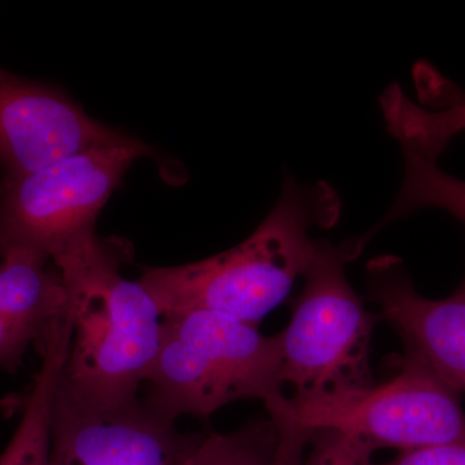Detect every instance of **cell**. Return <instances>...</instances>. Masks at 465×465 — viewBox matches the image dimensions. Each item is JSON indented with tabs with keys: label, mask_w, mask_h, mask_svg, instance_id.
<instances>
[{
	"label": "cell",
	"mask_w": 465,
	"mask_h": 465,
	"mask_svg": "<svg viewBox=\"0 0 465 465\" xmlns=\"http://www.w3.org/2000/svg\"><path fill=\"white\" fill-rule=\"evenodd\" d=\"M131 251L124 241L84 232L52 262L67 293L72 327L60 385L99 405L137 400L157 357L163 314L140 281L125 280Z\"/></svg>",
	"instance_id": "6da1fadb"
},
{
	"label": "cell",
	"mask_w": 465,
	"mask_h": 465,
	"mask_svg": "<svg viewBox=\"0 0 465 465\" xmlns=\"http://www.w3.org/2000/svg\"><path fill=\"white\" fill-rule=\"evenodd\" d=\"M341 213L331 185H300L287 174L280 201L246 241L192 264L145 268L140 283L163 317L208 311L258 326L313 259L320 241L311 240L309 229L330 228Z\"/></svg>",
	"instance_id": "7a4b0ae2"
},
{
	"label": "cell",
	"mask_w": 465,
	"mask_h": 465,
	"mask_svg": "<svg viewBox=\"0 0 465 465\" xmlns=\"http://www.w3.org/2000/svg\"><path fill=\"white\" fill-rule=\"evenodd\" d=\"M145 406L167 420L206 418L241 400L282 396L280 336L208 311L163 317Z\"/></svg>",
	"instance_id": "3957f363"
},
{
	"label": "cell",
	"mask_w": 465,
	"mask_h": 465,
	"mask_svg": "<svg viewBox=\"0 0 465 465\" xmlns=\"http://www.w3.org/2000/svg\"><path fill=\"white\" fill-rule=\"evenodd\" d=\"M363 243L321 241L302 274L304 287L293 300L289 326L278 335L282 381L293 388V399L374 384L369 358L378 318L345 275V265L360 255Z\"/></svg>",
	"instance_id": "277c9868"
},
{
	"label": "cell",
	"mask_w": 465,
	"mask_h": 465,
	"mask_svg": "<svg viewBox=\"0 0 465 465\" xmlns=\"http://www.w3.org/2000/svg\"><path fill=\"white\" fill-rule=\"evenodd\" d=\"M399 369L381 385L307 399L282 394L265 406L269 416L305 432L348 434L375 450L405 452L465 442V412L457 391L411 358H400Z\"/></svg>",
	"instance_id": "5b68a950"
},
{
	"label": "cell",
	"mask_w": 465,
	"mask_h": 465,
	"mask_svg": "<svg viewBox=\"0 0 465 465\" xmlns=\"http://www.w3.org/2000/svg\"><path fill=\"white\" fill-rule=\"evenodd\" d=\"M153 155L148 143L124 134L54 163L0 182V258L32 249L52 259L96 219L137 159Z\"/></svg>",
	"instance_id": "8992f818"
},
{
	"label": "cell",
	"mask_w": 465,
	"mask_h": 465,
	"mask_svg": "<svg viewBox=\"0 0 465 465\" xmlns=\"http://www.w3.org/2000/svg\"><path fill=\"white\" fill-rule=\"evenodd\" d=\"M186 440L139 400L99 405L75 399L58 382L51 465H174Z\"/></svg>",
	"instance_id": "52a82bcc"
},
{
	"label": "cell",
	"mask_w": 465,
	"mask_h": 465,
	"mask_svg": "<svg viewBox=\"0 0 465 465\" xmlns=\"http://www.w3.org/2000/svg\"><path fill=\"white\" fill-rule=\"evenodd\" d=\"M65 92L0 67V170L20 176L124 136Z\"/></svg>",
	"instance_id": "ba28073f"
},
{
	"label": "cell",
	"mask_w": 465,
	"mask_h": 465,
	"mask_svg": "<svg viewBox=\"0 0 465 465\" xmlns=\"http://www.w3.org/2000/svg\"><path fill=\"white\" fill-rule=\"evenodd\" d=\"M370 296L420 363L458 394L465 393V298L430 300L412 286L402 260L379 256L367 265Z\"/></svg>",
	"instance_id": "9c48e42d"
},
{
	"label": "cell",
	"mask_w": 465,
	"mask_h": 465,
	"mask_svg": "<svg viewBox=\"0 0 465 465\" xmlns=\"http://www.w3.org/2000/svg\"><path fill=\"white\" fill-rule=\"evenodd\" d=\"M0 260V312L34 338H43L67 314L65 284L56 266L32 249L9 250Z\"/></svg>",
	"instance_id": "30bf717a"
},
{
	"label": "cell",
	"mask_w": 465,
	"mask_h": 465,
	"mask_svg": "<svg viewBox=\"0 0 465 465\" xmlns=\"http://www.w3.org/2000/svg\"><path fill=\"white\" fill-rule=\"evenodd\" d=\"M70 341L72 329L67 320L57 321L43 336L41 366L34 376L16 432L0 455V465H51L52 415Z\"/></svg>",
	"instance_id": "8fae6325"
},
{
	"label": "cell",
	"mask_w": 465,
	"mask_h": 465,
	"mask_svg": "<svg viewBox=\"0 0 465 465\" xmlns=\"http://www.w3.org/2000/svg\"><path fill=\"white\" fill-rule=\"evenodd\" d=\"M309 437L271 418L232 433L188 436L174 465H302Z\"/></svg>",
	"instance_id": "7c38bea8"
},
{
	"label": "cell",
	"mask_w": 465,
	"mask_h": 465,
	"mask_svg": "<svg viewBox=\"0 0 465 465\" xmlns=\"http://www.w3.org/2000/svg\"><path fill=\"white\" fill-rule=\"evenodd\" d=\"M381 105L388 131L401 146L434 161L452 137L465 131V101L433 112L416 105L401 88H391Z\"/></svg>",
	"instance_id": "4fadbf2b"
},
{
	"label": "cell",
	"mask_w": 465,
	"mask_h": 465,
	"mask_svg": "<svg viewBox=\"0 0 465 465\" xmlns=\"http://www.w3.org/2000/svg\"><path fill=\"white\" fill-rule=\"evenodd\" d=\"M402 152L405 157L402 188L379 228L430 207L446 211L465 225V182L440 170L434 159L410 149Z\"/></svg>",
	"instance_id": "5bb4252c"
},
{
	"label": "cell",
	"mask_w": 465,
	"mask_h": 465,
	"mask_svg": "<svg viewBox=\"0 0 465 465\" xmlns=\"http://www.w3.org/2000/svg\"><path fill=\"white\" fill-rule=\"evenodd\" d=\"M302 465H365L375 449L358 437L331 430L312 432Z\"/></svg>",
	"instance_id": "9a60e30c"
},
{
	"label": "cell",
	"mask_w": 465,
	"mask_h": 465,
	"mask_svg": "<svg viewBox=\"0 0 465 465\" xmlns=\"http://www.w3.org/2000/svg\"><path fill=\"white\" fill-rule=\"evenodd\" d=\"M365 465H465V442L400 452L399 457L387 463L370 460Z\"/></svg>",
	"instance_id": "2e32d148"
},
{
	"label": "cell",
	"mask_w": 465,
	"mask_h": 465,
	"mask_svg": "<svg viewBox=\"0 0 465 465\" xmlns=\"http://www.w3.org/2000/svg\"><path fill=\"white\" fill-rule=\"evenodd\" d=\"M35 341L33 333L18 326L0 312V367L15 371L20 366L30 342Z\"/></svg>",
	"instance_id": "e0dca14e"
},
{
	"label": "cell",
	"mask_w": 465,
	"mask_h": 465,
	"mask_svg": "<svg viewBox=\"0 0 465 465\" xmlns=\"http://www.w3.org/2000/svg\"><path fill=\"white\" fill-rule=\"evenodd\" d=\"M455 293H458V295L463 296V298H465V280L464 282L460 284V287H459L457 292Z\"/></svg>",
	"instance_id": "ac0fdd59"
}]
</instances>
